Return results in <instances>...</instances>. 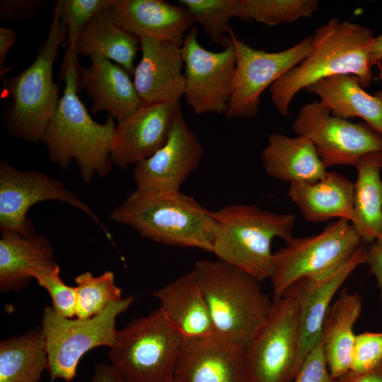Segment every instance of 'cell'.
<instances>
[{
    "mask_svg": "<svg viewBox=\"0 0 382 382\" xmlns=\"http://www.w3.org/2000/svg\"><path fill=\"white\" fill-rule=\"evenodd\" d=\"M368 27L332 18L313 35L308 54L270 88L271 100L283 116L296 93L321 79L335 75L357 76L363 88L369 86L372 71L369 48L373 40Z\"/></svg>",
    "mask_w": 382,
    "mask_h": 382,
    "instance_id": "obj_1",
    "label": "cell"
},
{
    "mask_svg": "<svg viewBox=\"0 0 382 382\" xmlns=\"http://www.w3.org/2000/svg\"><path fill=\"white\" fill-rule=\"evenodd\" d=\"M80 69L70 67L63 75L64 92L40 141L52 163L66 169L75 161L82 180L88 183L112 170L110 151L117 125L110 115L100 124L88 114L77 95Z\"/></svg>",
    "mask_w": 382,
    "mask_h": 382,
    "instance_id": "obj_2",
    "label": "cell"
},
{
    "mask_svg": "<svg viewBox=\"0 0 382 382\" xmlns=\"http://www.w3.org/2000/svg\"><path fill=\"white\" fill-rule=\"evenodd\" d=\"M110 219L156 243L213 250V212L180 191L136 188L112 210Z\"/></svg>",
    "mask_w": 382,
    "mask_h": 382,
    "instance_id": "obj_3",
    "label": "cell"
},
{
    "mask_svg": "<svg viewBox=\"0 0 382 382\" xmlns=\"http://www.w3.org/2000/svg\"><path fill=\"white\" fill-rule=\"evenodd\" d=\"M213 213L212 253L260 282L270 279L272 241L279 238L287 243L293 238L296 215L265 211L257 204H231Z\"/></svg>",
    "mask_w": 382,
    "mask_h": 382,
    "instance_id": "obj_4",
    "label": "cell"
},
{
    "mask_svg": "<svg viewBox=\"0 0 382 382\" xmlns=\"http://www.w3.org/2000/svg\"><path fill=\"white\" fill-rule=\"evenodd\" d=\"M52 11L48 34L33 62L15 76L1 81L4 93L11 98L3 121L13 137L28 142L41 141L61 100L53 66L60 47L68 41V28Z\"/></svg>",
    "mask_w": 382,
    "mask_h": 382,
    "instance_id": "obj_5",
    "label": "cell"
},
{
    "mask_svg": "<svg viewBox=\"0 0 382 382\" xmlns=\"http://www.w3.org/2000/svg\"><path fill=\"white\" fill-rule=\"evenodd\" d=\"M193 269L214 334L245 347L269 316L273 301L258 280L219 260H199Z\"/></svg>",
    "mask_w": 382,
    "mask_h": 382,
    "instance_id": "obj_6",
    "label": "cell"
},
{
    "mask_svg": "<svg viewBox=\"0 0 382 382\" xmlns=\"http://www.w3.org/2000/svg\"><path fill=\"white\" fill-rule=\"evenodd\" d=\"M183 339L158 308L118 330L108 358L128 382H164L174 377Z\"/></svg>",
    "mask_w": 382,
    "mask_h": 382,
    "instance_id": "obj_7",
    "label": "cell"
},
{
    "mask_svg": "<svg viewBox=\"0 0 382 382\" xmlns=\"http://www.w3.org/2000/svg\"><path fill=\"white\" fill-rule=\"evenodd\" d=\"M133 301L132 296L123 297L100 314L86 319L65 318L52 306L45 307L40 325L47 353L49 382L71 381L81 358L87 352L102 346L112 347L118 330L116 319Z\"/></svg>",
    "mask_w": 382,
    "mask_h": 382,
    "instance_id": "obj_8",
    "label": "cell"
},
{
    "mask_svg": "<svg viewBox=\"0 0 382 382\" xmlns=\"http://www.w3.org/2000/svg\"><path fill=\"white\" fill-rule=\"evenodd\" d=\"M351 222L340 219L323 231L306 237H293L274 253V270L270 278L273 300L282 296L295 281L319 278L342 265L361 244Z\"/></svg>",
    "mask_w": 382,
    "mask_h": 382,
    "instance_id": "obj_9",
    "label": "cell"
},
{
    "mask_svg": "<svg viewBox=\"0 0 382 382\" xmlns=\"http://www.w3.org/2000/svg\"><path fill=\"white\" fill-rule=\"evenodd\" d=\"M299 327L295 301L273 300L265 322L244 347L248 382H292L297 374Z\"/></svg>",
    "mask_w": 382,
    "mask_h": 382,
    "instance_id": "obj_10",
    "label": "cell"
},
{
    "mask_svg": "<svg viewBox=\"0 0 382 382\" xmlns=\"http://www.w3.org/2000/svg\"><path fill=\"white\" fill-rule=\"evenodd\" d=\"M236 69L231 95L224 116L227 119H253L259 111L260 96L310 52L313 35L280 52L256 50L232 35Z\"/></svg>",
    "mask_w": 382,
    "mask_h": 382,
    "instance_id": "obj_11",
    "label": "cell"
},
{
    "mask_svg": "<svg viewBox=\"0 0 382 382\" xmlns=\"http://www.w3.org/2000/svg\"><path fill=\"white\" fill-rule=\"evenodd\" d=\"M56 201L72 206L88 215L110 238L98 217L65 184L36 170H20L5 161H0V231H13L24 236L36 234L28 210L34 204Z\"/></svg>",
    "mask_w": 382,
    "mask_h": 382,
    "instance_id": "obj_12",
    "label": "cell"
},
{
    "mask_svg": "<svg viewBox=\"0 0 382 382\" xmlns=\"http://www.w3.org/2000/svg\"><path fill=\"white\" fill-rule=\"evenodd\" d=\"M293 129L313 142L326 168L354 166L367 153L382 152L381 134L366 123H352L332 116L330 110L318 100L301 107Z\"/></svg>",
    "mask_w": 382,
    "mask_h": 382,
    "instance_id": "obj_13",
    "label": "cell"
},
{
    "mask_svg": "<svg viewBox=\"0 0 382 382\" xmlns=\"http://www.w3.org/2000/svg\"><path fill=\"white\" fill-rule=\"evenodd\" d=\"M198 28L185 35L182 51L187 105L197 115H224L231 95L236 69L233 45L220 52H212L198 41Z\"/></svg>",
    "mask_w": 382,
    "mask_h": 382,
    "instance_id": "obj_14",
    "label": "cell"
},
{
    "mask_svg": "<svg viewBox=\"0 0 382 382\" xmlns=\"http://www.w3.org/2000/svg\"><path fill=\"white\" fill-rule=\"evenodd\" d=\"M204 148L190 128L182 110L175 116L166 144L149 158L134 166L136 188L180 191L201 161Z\"/></svg>",
    "mask_w": 382,
    "mask_h": 382,
    "instance_id": "obj_15",
    "label": "cell"
},
{
    "mask_svg": "<svg viewBox=\"0 0 382 382\" xmlns=\"http://www.w3.org/2000/svg\"><path fill=\"white\" fill-rule=\"evenodd\" d=\"M366 249V243L362 242L352 255L335 271L319 278L299 279L284 291V294L295 301L298 309L297 373L308 354L320 341L323 323L334 295L350 274L359 265L365 264Z\"/></svg>",
    "mask_w": 382,
    "mask_h": 382,
    "instance_id": "obj_16",
    "label": "cell"
},
{
    "mask_svg": "<svg viewBox=\"0 0 382 382\" xmlns=\"http://www.w3.org/2000/svg\"><path fill=\"white\" fill-rule=\"evenodd\" d=\"M174 377L180 382H248L244 347L216 334L184 337Z\"/></svg>",
    "mask_w": 382,
    "mask_h": 382,
    "instance_id": "obj_17",
    "label": "cell"
},
{
    "mask_svg": "<svg viewBox=\"0 0 382 382\" xmlns=\"http://www.w3.org/2000/svg\"><path fill=\"white\" fill-rule=\"evenodd\" d=\"M180 101L143 105L117 123L110 156L112 163L124 168L149 158L167 141Z\"/></svg>",
    "mask_w": 382,
    "mask_h": 382,
    "instance_id": "obj_18",
    "label": "cell"
},
{
    "mask_svg": "<svg viewBox=\"0 0 382 382\" xmlns=\"http://www.w3.org/2000/svg\"><path fill=\"white\" fill-rule=\"evenodd\" d=\"M139 44L142 54L133 82L143 105L180 101L185 88L182 47L147 38Z\"/></svg>",
    "mask_w": 382,
    "mask_h": 382,
    "instance_id": "obj_19",
    "label": "cell"
},
{
    "mask_svg": "<svg viewBox=\"0 0 382 382\" xmlns=\"http://www.w3.org/2000/svg\"><path fill=\"white\" fill-rule=\"evenodd\" d=\"M109 12L119 26L139 39L180 46L194 24L185 7L163 0H113Z\"/></svg>",
    "mask_w": 382,
    "mask_h": 382,
    "instance_id": "obj_20",
    "label": "cell"
},
{
    "mask_svg": "<svg viewBox=\"0 0 382 382\" xmlns=\"http://www.w3.org/2000/svg\"><path fill=\"white\" fill-rule=\"evenodd\" d=\"M89 58L90 65L79 71V91L83 89L92 99V113L105 111L117 123L122 122L143 105L130 75L103 57Z\"/></svg>",
    "mask_w": 382,
    "mask_h": 382,
    "instance_id": "obj_21",
    "label": "cell"
},
{
    "mask_svg": "<svg viewBox=\"0 0 382 382\" xmlns=\"http://www.w3.org/2000/svg\"><path fill=\"white\" fill-rule=\"evenodd\" d=\"M151 295L158 308L183 337L214 334L209 311L194 269L180 275Z\"/></svg>",
    "mask_w": 382,
    "mask_h": 382,
    "instance_id": "obj_22",
    "label": "cell"
},
{
    "mask_svg": "<svg viewBox=\"0 0 382 382\" xmlns=\"http://www.w3.org/2000/svg\"><path fill=\"white\" fill-rule=\"evenodd\" d=\"M59 265L54 248L40 235L24 236L13 231L1 232L0 290L19 291L25 288L35 271L54 268Z\"/></svg>",
    "mask_w": 382,
    "mask_h": 382,
    "instance_id": "obj_23",
    "label": "cell"
},
{
    "mask_svg": "<svg viewBox=\"0 0 382 382\" xmlns=\"http://www.w3.org/2000/svg\"><path fill=\"white\" fill-rule=\"evenodd\" d=\"M287 196L308 221L354 219V183L335 171L315 183H289Z\"/></svg>",
    "mask_w": 382,
    "mask_h": 382,
    "instance_id": "obj_24",
    "label": "cell"
},
{
    "mask_svg": "<svg viewBox=\"0 0 382 382\" xmlns=\"http://www.w3.org/2000/svg\"><path fill=\"white\" fill-rule=\"evenodd\" d=\"M262 162L267 175L289 183H315L328 172L313 142L302 136L270 134L262 152Z\"/></svg>",
    "mask_w": 382,
    "mask_h": 382,
    "instance_id": "obj_25",
    "label": "cell"
},
{
    "mask_svg": "<svg viewBox=\"0 0 382 382\" xmlns=\"http://www.w3.org/2000/svg\"><path fill=\"white\" fill-rule=\"evenodd\" d=\"M317 95L332 116L345 119L358 117L382 135V91L371 95L353 74L335 75L307 86Z\"/></svg>",
    "mask_w": 382,
    "mask_h": 382,
    "instance_id": "obj_26",
    "label": "cell"
},
{
    "mask_svg": "<svg viewBox=\"0 0 382 382\" xmlns=\"http://www.w3.org/2000/svg\"><path fill=\"white\" fill-rule=\"evenodd\" d=\"M361 296L345 289L326 314L321 342L332 379L350 371L356 335L353 327L362 311Z\"/></svg>",
    "mask_w": 382,
    "mask_h": 382,
    "instance_id": "obj_27",
    "label": "cell"
},
{
    "mask_svg": "<svg viewBox=\"0 0 382 382\" xmlns=\"http://www.w3.org/2000/svg\"><path fill=\"white\" fill-rule=\"evenodd\" d=\"M109 8L96 14L83 28L76 44V54L103 57L133 76L139 39L113 21Z\"/></svg>",
    "mask_w": 382,
    "mask_h": 382,
    "instance_id": "obj_28",
    "label": "cell"
},
{
    "mask_svg": "<svg viewBox=\"0 0 382 382\" xmlns=\"http://www.w3.org/2000/svg\"><path fill=\"white\" fill-rule=\"evenodd\" d=\"M354 219L351 223L361 241L372 243L382 231V152L361 156L355 163Z\"/></svg>",
    "mask_w": 382,
    "mask_h": 382,
    "instance_id": "obj_29",
    "label": "cell"
},
{
    "mask_svg": "<svg viewBox=\"0 0 382 382\" xmlns=\"http://www.w3.org/2000/svg\"><path fill=\"white\" fill-rule=\"evenodd\" d=\"M47 369L41 325L0 342V382H39Z\"/></svg>",
    "mask_w": 382,
    "mask_h": 382,
    "instance_id": "obj_30",
    "label": "cell"
},
{
    "mask_svg": "<svg viewBox=\"0 0 382 382\" xmlns=\"http://www.w3.org/2000/svg\"><path fill=\"white\" fill-rule=\"evenodd\" d=\"M199 25L209 40L224 49L233 44L234 34L229 22L243 19L242 0H178Z\"/></svg>",
    "mask_w": 382,
    "mask_h": 382,
    "instance_id": "obj_31",
    "label": "cell"
},
{
    "mask_svg": "<svg viewBox=\"0 0 382 382\" xmlns=\"http://www.w3.org/2000/svg\"><path fill=\"white\" fill-rule=\"evenodd\" d=\"M76 317L86 319L102 313L111 303L123 299L122 289L115 284V275L105 271L98 276L86 272L75 277Z\"/></svg>",
    "mask_w": 382,
    "mask_h": 382,
    "instance_id": "obj_32",
    "label": "cell"
},
{
    "mask_svg": "<svg viewBox=\"0 0 382 382\" xmlns=\"http://www.w3.org/2000/svg\"><path fill=\"white\" fill-rule=\"evenodd\" d=\"M113 0H58L53 9L68 28L66 53L61 74L69 67L80 68L76 52V44L85 25L98 12L108 8Z\"/></svg>",
    "mask_w": 382,
    "mask_h": 382,
    "instance_id": "obj_33",
    "label": "cell"
},
{
    "mask_svg": "<svg viewBox=\"0 0 382 382\" xmlns=\"http://www.w3.org/2000/svg\"><path fill=\"white\" fill-rule=\"evenodd\" d=\"M243 20L268 26L308 18L319 8L316 0H242Z\"/></svg>",
    "mask_w": 382,
    "mask_h": 382,
    "instance_id": "obj_34",
    "label": "cell"
},
{
    "mask_svg": "<svg viewBox=\"0 0 382 382\" xmlns=\"http://www.w3.org/2000/svg\"><path fill=\"white\" fill-rule=\"evenodd\" d=\"M37 283L45 288L52 299V307L60 316L73 318L76 316V286L66 285L60 277V267L35 271L32 274Z\"/></svg>",
    "mask_w": 382,
    "mask_h": 382,
    "instance_id": "obj_35",
    "label": "cell"
},
{
    "mask_svg": "<svg viewBox=\"0 0 382 382\" xmlns=\"http://www.w3.org/2000/svg\"><path fill=\"white\" fill-rule=\"evenodd\" d=\"M382 360V332H365L356 335L350 371L360 372Z\"/></svg>",
    "mask_w": 382,
    "mask_h": 382,
    "instance_id": "obj_36",
    "label": "cell"
},
{
    "mask_svg": "<svg viewBox=\"0 0 382 382\" xmlns=\"http://www.w3.org/2000/svg\"><path fill=\"white\" fill-rule=\"evenodd\" d=\"M321 339L310 352L292 382H332Z\"/></svg>",
    "mask_w": 382,
    "mask_h": 382,
    "instance_id": "obj_37",
    "label": "cell"
},
{
    "mask_svg": "<svg viewBox=\"0 0 382 382\" xmlns=\"http://www.w3.org/2000/svg\"><path fill=\"white\" fill-rule=\"evenodd\" d=\"M47 2V0H1L0 18L6 22L27 20Z\"/></svg>",
    "mask_w": 382,
    "mask_h": 382,
    "instance_id": "obj_38",
    "label": "cell"
},
{
    "mask_svg": "<svg viewBox=\"0 0 382 382\" xmlns=\"http://www.w3.org/2000/svg\"><path fill=\"white\" fill-rule=\"evenodd\" d=\"M365 264L369 266V273L376 279L382 307V245L374 242L367 247Z\"/></svg>",
    "mask_w": 382,
    "mask_h": 382,
    "instance_id": "obj_39",
    "label": "cell"
},
{
    "mask_svg": "<svg viewBox=\"0 0 382 382\" xmlns=\"http://www.w3.org/2000/svg\"><path fill=\"white\" fill-rule=\"evenodd\" d=\"M16 33L7 28H0V79H5V75L11 71V67L5 65V61L11 48L16 43Z\"/></svg>",
    "mask_w": 382,
    "mask_h": 382,
    "instance_id": "obj_40",
    "label": "cell"
},
{
    "mask_svg": "<svg viewBox=\"0 0 382 382\" xmlns=\"http://www.w3.org/2000/svg\"><path fill=\"white\" fill-rule=\"evenodd\" d=\"M332 382H382V360L374 367L360 372L348 371Z\"/></svg>",
    "mask_w": 382,
    "mask_h": 382,
    "instance_id": "obj_41",
    "label": "cell"
},
{
    "mask_svg": "<svg viewBox=\"0 0 382 382\" xmlns=\"http://www.w3.org/2000/svg\"><path fill=\"white\" fill-rule=\"evenodd\" d=\"M89 382H128L111 365L98 363Z\"/></svg>",
    "mask_w": 382,
    "mask_h": 382,
    "instance_id": "obj_42",
    "label": "cell"
},
{
    "mask_svg": "<svg viewBox=\"0 0 382 382\" xmlns=\"http://www.w3.org/2000/svg\"><path fill=\"white\" fill-rule=\"evenodd\" d=\"M369 62L371 66H381L382 61V34L374 37L369 48Z\"/></svg>",
    "mask_w": 382,
    "mask_h": 382,
    "instance_id": "obj_43",
    "label": "cell"
},
{
    "mask_svg": "<svg viewBox=\"0 0 382 382\" xmlns=\"http://www.w3.org/2000/svg\"><path fill=\"white\" fill-rule=\"evenodd\" d=\"M375 242L382 245V231Z\"/></svg>",
    "mask_w": 382,
    "mask_h": 382,
    "instance_id": "obj_44",
    "label": "cell"
},
{
    "mask_svg": "<svg viewBox=\"0 0 382 382\" xmlns=\"http://www.w3.org/2000/svg\"><path fill=\"white\" fill-rule=\"evenodd\" d=\"M164 382H180V381L177 380L175 377H173V378L168 380L166 381H164Z\"/></svg>",
    "mask_w": 382,
    "mask_h": 382,
    "instance_id": "obj_45",
    "label": "cell"
},
{
    "mask_svg": "<svg viewBox=\"0 0 382 382\" xmlns=\"http://www.w3.org/2000/svg\"><path fill=\"white\" fill-rule=\"evenodd\" d=\"M380 73H379V75H378V78L382 81V66H380Z\"/></svg>",
    "mask_w": 382,
    "mask_h": 382,
    "instance_id": "obj_46",
    "label": "cell"
}]
</instances>
